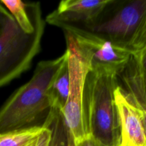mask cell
<instances>
[{
	"label": "cell",
	"mask_w": 146,
	"mask_h": 146,
	"mask_svg": "<svg viewBox=\"0 0 146 146\" xmlns=\"http://www.w3.org/2000/svg\"><path fill=\"white\" fill-rule=\"evenodd\" d=\"M117 4L115 1L113 4L111 13L107 14L104 11L94 23L80 27L129 48L146 15V0H128Z\"/></svg>",
	"instance_id": "5"
},
{
	"label": "cell",
	"mask_w": 146,
	"mask_h": 146,
	"mask_svg": "<svg viewBox=\"0 0 146 146\" xmlns=\"http://www.w3.org/2000/svg\"><path fill=\"white\" fill-rule=\"evenodd\" d=\"M120 76L122 88L138 111L146 133V84L135 53H133L130 62Z\"/></svg>",
	"instance_id": "9"
},
{
	"label": "cell",
	"mask_w": 146,
	"mask_h": 146,
	"mask_svg": "<svg viewBox=\"0 0 146 146\" xmlns=\"http://www.w3.org/2000/svg\"><path fill=\"white\" fill-rule=\"evenodd\" d=\"M0 2L25 34H30L34 32L35 27L32 2L25 3L20 0H1Z\"/></svg>",
	"instance_id": "12"
},
{
	"label": "cell",
	"mask_w": 146,
	"mask_h": 146,
	"mask_svg": "<svg viewBox=\"0 0 146 146\" xmlns=\"http://www.w3.org/2000/svg\"><path fill=\"white\" fill-rule=\"evenodd\" d=\"M117 76L89 72L84 86L86 131L107 146H120L119 114L115 100Z\"/></svg>",
	"instance_id": "2"
},
{
	"label": "cell",
	"mask_w": 146,
	"mask_h": 146,
	"mask_svg": "<svg viewBox=\"0 0 146 146\" xmlns=\"http://www.w3.org/2000/svg\"><path fill=\"white\" fill-rule=\"evenodd\" d=\"M119 114L120 146H146V133L136 107L120 85L115 91Z\"/></svg>",
	"instance_id": "8"
},
{
	"label": "cell",
	"mask_w": 146,
	"mask_h": 146,
	"mask_svg": "<svg viewBox=\"0 0 146 146\" xmlns=\"http://www.w3.org/2000/svg\"><path fill=\"white\" fill-rule=\"evenodd\" d=\"M138 57L140 68L143 73V78L146 84V47L139 52H135Z\"/></svg>",
	"instance_id": "17"
},
{
	"label": "cell",
	"mask_w": 146,
	"mask_h": 146,
	"mask_svg": "<svg viewBox=\"0 0 146 146\" xmlns=\"http://www.w3.org/2000/svg\"><path fill=\"white\" fill-rule=\"evenodd\" d=\"M70 91V72L67 59L62 66L47 91L52 109L62 111Z\"/></svg>",
	"instance_id": "10"
},
{
	"label": "cell",
	"mask_w": 146,
	"mask_h": 146,
	"mask_svg": "<svg viewBox=\"0 0 146 146\" xmlns=\"http://www.w3.org/2000/svg\"><path fill=\"white\" fill-rule=\"evenodd\" d=\"M42 125H44V130L40 136L37 146H50L52 138L51 130L44 124Z\"/></svg>",
	"instance_id": "16"
},
{
	"label": "cell",
	"mask_w": 146,
	"mask_h": 146,
	"mask_svg": "<svg viewBox=\"0 0 146 146\" xmlns=\"http://www.w3.org/2000/svg\"><path fill=\"white\" fill-rule=\"evenodd\" d=\"M114 0H64L49 14L45 22L62 28L64 26L85 27L97 21Z\"/></svg>",
	"instance_id": "7"
},
{
	"label": "cell",
	"mask_w": 146,
	"mask_h": 146,
	"mask_svg": "<svg viewBox=\"0 0 146 146\" xmlns=\"http://www.w3.org/2000/svg\"><path fill=\"white\" fill-rule=\"evenodd\" d=\"M73 146H107L90 135H87Z\"/></svg>",
	"instance_id": "15"
},
{
	"label": "cell",
	"mask_w": 146,
	"mask_h": 146,
	"mask_svg": "<svg viewBox=\"0 0 146 146\" xmlns=\"http://www.w3.org/2000/svg\"><path fill=\"white\" fill-rule=\"evenodd\" d=\"M43 124L52 132L50 146H73L74 140L66 124L61 111L52 109Z\"/></svg>",
	"instance_id": "11"
},
{
	"label": "cell",
	"mask_w": 146,
	"mask_h": 146,
	"mask_svg": "<svg viewBox=\"0 0 146 146\" xmlns=\"http://www.w3.org/2000/svg\"><path fill=\"white\" fill-rule=\"evenodd\" d=\"M65 37L73 41L90 72L120 76L130 62L133 52L97 34L76 26L62 27Z\"/></svg>",
	"instance_id": "4"
},
{
	"label": "cell",
	"mask_w": 146,
	"mask_h": 146,
	"mask_svg": "<svg viewBox=\"0 0 146 146\" xmlns=\"http://www.w3.org/2000/svg\"><path fill=\"white\" fill-rule=\"evenodd\" d=\"M34 31L25 34L12 17L0 34V88L29 69L41 50L45 28L40 2H32Z\"/></svg>",
	"instance_id": "3"
},
{
	"label": "cell",
	"mask_w": 146,
	"mask_h": 146,
	"mask_svg": "<svg viewBox=\"0 0 146 146\" xmlns=\"http://www.w3.org/2000/svg\"><path fill=\"white\" fill-rule=\"evenodd\" d=\"M146 47V15L137 29L129 48L133 53L139 52Z\"/></svg>",
	"instance_id": "14"
},
{
	"label": "cell",
	"mask_w": 146,
	"mask_h": 146,
	"mask_svg": "<svg viewBox=\"0 0 146 146\" xmlns=\"http://www.w3.org/2000/svg\"><path fill=\"white\" fill-rule=\"evenodd\" d=\"M65 38L70 72V91L67 103L61 112L72 135L74 143H76L87 135L84 115V94L90 68L81 58L72 40L69 37Z\"/></svg>",
	"instance_id": "6"
},
{
	"label": "cell",
	"mask_w": 146,
	"mask_h": 146,
	"mask_svg": "<svg viewBox=\"0 0 146 146\" xmlns=\"http://www.w3.org/2000/svg\"><path fill=\"white\" fill-rule=\"evenodd\" d=\"M44 125L30 127L0 134V146H37Z\"/></svg>",
	"instance_id": "13"
},
{
	"label": "cell",
	"mask_w": 146,
	"mask_h": 146,
	"mask_svg": "<svg viewBox=\"0 0 146 146\" xmlns=\"http://www.w3.org/2000/svg\"><path fill=\"white\" fill-rule=\"evenodd\" d=\"M65 52L38 63L28 82L18 88L0 108V134L37 126L52 110L47 91L66 60Z\"/></svg>",
	"instance_id": "1"
},
{
	"label": "cell",
	"mask_w": 146,
	"mask_h": 146,
	"mask_svg": "<svg viewBox=\"0 0 146 146\" xmlns=\"http://www.w3.org/2000/svg\"><path fill=\"white\" fill-rule=\"evenodd\" d=\"M11 17V15L9 14V12L2 5V4L0 2V34L2 31L3 29H4L6 24H7L8 19Z\"/></svg>",
	"instance_id": "18"
}]
</instances>
